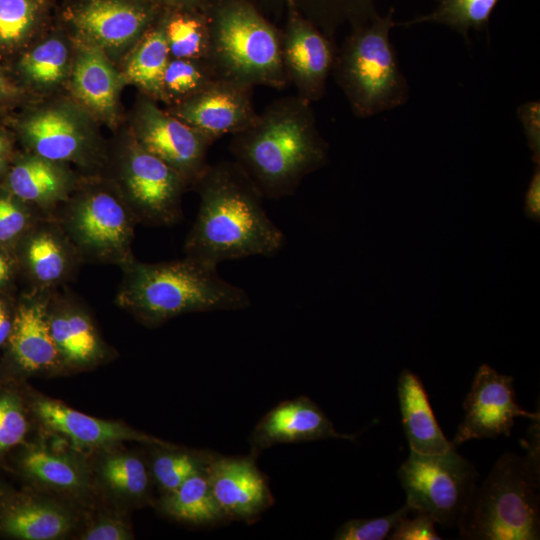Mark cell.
Returning a JSON list of instances; mask_svg holds the SVG:
<instances>
[{
	"label": "cell",
	"instance_id": "20",
	"mask_svg": "<svg viewBox=\"0 0 540 540\" xmlns=\"http://www.w3.org/2000/svg\"><path fill=\"white\" fill-rule=\"evenodd\" d=\"M250 453L243 457L216 453L207 468L214 497L228 520L253 521L273 504L264 475Z\"/></svg>",
	"mask_w": 540,
	"mask_h": 540
},
{
	"label": "cell",
	"instance_id": "14",
	"mask_svg": "<svg viewBox=\"0 0 540 540\" xmlns=\"http://www.w3.org/2000/svg\"><path fill=\"white\" fill-rule=\"evenodd\" d=\"M47 319L63 373L93 369L114 357L89 309L68 290H53Z\"/></svg>",
	"mask_w": 540,
	"mask_h": 540
},
{
	"label": "cell",
	"instance_id": "8",
	"mask_svg": "<svg viewBox=\"0 0 540 540\" xmlns=\"http://www.w3.org/2000/svg\"><path fill=\"white\" fill-rule=\"evenodd\" d=\"M478 476L474 465L456 448L437 454L410 450L398 470L406 503L444 526L458 525L473 498Z\"/></svg>",
	"mask_w": 540,
	"mask_h": 540
},
{
	"label": "cell",
	"instance_id": "24",
	"mask_svg": "<svg viewBox=\"0 0 540 540\" xmlns=\"http://www.w3.org/2000/svg\"><path fill=\"white\" fill-rule=\"evenodd\" d=\"M4 187L42 214L54 215L78 184L66 164L29 152L9 165Z\"/></svg>",
	"mask_w": 540,
	"mask_h": 540
},
{
	"label": "cell",
	"instance_id": "2",
	"mask_svg": "<svg viewBox=\"0 0 540 540\" xmlns=\"http://www.w3.org/2000/svg\"><path fill=\"white\" fill-rule=\"evenodd\" d=\"M230 151L264 198L292 195L325 165L329 146L311 103L298 95L275 100L247 128L232 135Z\"/></svg>",
	"mask_w": 540,
	"mask_h": 540
},
{
	"label": "cell",
	"instance_id": "38",
	"mask_svg": "<svg viewBox=\"0 0 540 540\" xmlns=\"http://www.w3.org/2000/svg\"><path fill=\"white\" fill-rule=\"evenodd\" d=\"M42 216L44 214L15 197L5 187L0 189V247L13 250Z\"/></svg>",
	"mask_w": 540,
	"mask_h": 540
},
{
	"label": "cell",
	"instance_id": "15",
	"mask_svg": "<svg viewBox=\"0 0 540 540\" xmlns=\"http://www.w3.org/2000/svg\"><path fill=\"white\" fill-rule=\"evenodd\" d=\"M289 4V3H288ZM289 18L281 33L282 63L297 95L309 103L320 100L326 92L337 47L297 8L289 4Z\"/></svg>",
	"mask_w": 540,
	"mask_h": 540
},
{
	"label": "cell",
	"instance_id": "36",
	"mask_svg": "<svg viewBox=\"0 0 540 540\" xmlns=\"http://www.w3.org/2000/svg\"><path fill=\"white\" fill-rule=\"evenodd\" d=\"M69 52L63 41L48 39L26 53L19 64L22 74L39 85L61 81L66 73Z\"/></svg>",
	"mask_w": 540,
	"mask_h": 540
},
{
	"label": "cell",
	"instance_id": "6",
	"mask_svg": "<svg viewBox=\"0 0 540 540\" xmlns=\"http://www.w3.org/2000/svg\"><path fill=\"white\" fill-rule=\"evenodd\" d=\"M394 9L369 23L352 27L337 48L335 80L354 114L370 117L404 104L409 86L390 41Z\"/></svg>",
	"mask_w": 540,
	"mask_h": 540
},
{
	"label": "cell",
	"instance_id": "1",
	"mask_svg": "<svg viewBox=\"0 0 540 540\" xmlns=\"http://www.w3.org/2000/svg\"><path fill=\"white\" fill-rule=\"evenodd\" d=\"M194 188L200 204L185 256L217 267L227 260L270 257L283 248L285 236L268 217L264 196L237 162L209 164Z\"/></svg>",
	"mask_w": 540,
	"mask_h": 540
},
{
	"label": "cell",
	"instance_id": "9",
	"mask_svg": "<svg viewBox=\"0 0 540 540\" xmlns=\"http://www.w3.org/2000/svg\"><path fill=\"white\" fill-rule=\"evenodd\" d=\"M114 188L137 223L171 226L183 218L182 194L187 188L183 179L134 137L121 154Z\"/></svg>",
	"mask_w": 540,
	"mask_h": 540
},
{
	"label": "cell",
	"instance_id": "22",
	"mask_svg": "<svg viewBox=\"0 0 540 540\" xmlns=\"http://www.w3.org/2000/svg\"><path fill=\"white\" fill-rule=\"evenodd\" d=\"M326 438L354 440L340 434L322 409L306 396L285 400L268 411L253 429L251 453L258 455L275 444L299 443Z\"/></svg>",
	"mask_w": 540,
	"mask_h": 540
},
{
	"label": "cell",
	"instance_id": "19",
	"mask_svg": "<svg viewBox=\"0 0 540 540\" xmlns=\"http://www.w3.org/2000/svg\"><path fill=\"white\" fill-rule=\"evenodd\" d=\"M11 454L15 472L29 486L67 500L80 501L90 496L92 469L80 457L28 441Z\"/></svg>",
	"mask_w": 540,
	"mask_h": 540
},
{
	"label": "cell",
	"instance_id": "39",
	"mask_svg": "<svg viewBox=\"0 0 540 540\" xmlns=\"http://www.w3.org/2000/svg\"><path fill=\"white\" fill-rule=\"evenodd\" d=\"M414 512L407 503L388 515L371 519H350L343 523L334 535L336 540H383L397 523Z\"/></svg>",
	"mask_w": 540,
	"mask_h": 540
},
{
	"label": "cell",
	"instance_id": "25",
	"mask_svg": "<svg viewBox=\"0 0 540 540\" xmlns=\"http://www.w3.org/2000/svg\"><path fill=\"white\" fill-rule=\"evenodd\" d=\"M398 400L410 450L437 454L454 448L440 428L421 379L409 369L398 378Z\"/></svg>",
	"mask_w": 540,
	"mask_h": 540
},
{
	"label": "cell",
	"instance_id": "7",
	"mask_svg": "<svg viewBox=\"0 0 540 540\" xmlns=\"http://www.w3.org/2000/svg\"><path fill=\"white\" fill-rule=\"evenodd\" d=\"M53 216L83 263L121 268L135 258L132 244L138 223L114 187L78 185Z\"/></svg>",
	"mask_w": 540,
	"mask_h": 540
},
{
	"label": "cell",
	"instance_id": "33",
	"mask_svg": "<svg viewBox=\"0 0 540 540\" xmlns=\"http://www.w3.org/2000/svg\"><path fill=\"white\" fill-rule=\"evenodd\" d=\"M499 0H438L436 8L412 20L395 23L409 27L419 23H436L457 31L469 43V30H484L489 26L491 14Z\"/></svg>",
	"mask_w": 540,
	"mask_h": 540
},
{
	"label": "cell",
	"instance_id": "5",
	"mask_svg": "<svg viewBox=\"0 0 540 540\" xmlns=\"http://www.w3.org/2000/svg\"><path fill=\"white\" fill-rule=\"evenodd\" d=\"M208 60L221 78L251 87L282 89L289 83L281 33L245 0H212Z\"/></svg>",
	"mask_w": 540,
	"mask_h": 540
},
{
	"label": "cell",
	"instance_id": "32",
	"mask_svg": "<svg viewBox=\"0 0 540 540\" xmlns=\"http://www.w3.org/2000/svg\"><path fill=\"white\" fill-rule=\"evenodd\" d=\"M32 421L25 382H0V463L27 441Z\"/></svg>",
	"mask_w": 540,
	"mask_h": 540
},
{
	"label": "cell",
	"instance_id": "23",
	"mask_svg": "<svg viewBox=\"0 0 540 540\" xmlns=\"http://www.w3.org/2000/svg\"><path fill=\"white\" fill-rule=\"evenodd\" d=\"M153 16V8L141 1L87 0L74 12L73 22L95 46L120 48L142 36Z\"/></svg>",
	"mask_w": 540,
	"mask_h": 540
},
{
	"label": "cell",
	"instance_id": "31",
	"mask_svg": "<svg viewBox=\"0 0 540 540\" xmlns=\"http://www.w3.org/2000/svg\"><path fill=\"white\" fill-rule=\"evenodd\" d=\"M178 9L163 19L170 58L207 59L210 50L207 13H199L194 8Z\"/></svg>",
	"mask_w": 540,
	"mask_h": 540
},
{
	"label": "cell",
	"instance_id": "35",
	"mask_svg": "<svg viewBox=\"0 0 540 540\" xmlns=\"http://www.w3.org/2000/svg\"><path fill=\"white\" fill-rule=\"evenodd\" d=\"M294 7H301L313 23L328 37H333L337 27L349 22L360 23L375 12L374 0H287Z\"/></svg>",
	"mask_w": 540,
	"mask_h": 540
},
{
	"label": "cell",
	"instance_id": "34",
	"mask_svg": "<svg viewBox=\"0 0 540 540\" xmlns=\"http://www.w3.org/2000/svg\"><path fill=\"white\" fill-rule=\"evenodd\" d=\"M221 78L208 59L170 58L163 76V100L173 105Z\"/></svg>",
	"mask_w": 540,
	"mask_h": 540
},
{
	"label": "cell",
	"instance_id": "16",
	"mask_svg": "<svg viewBox=\"0 0 540 540\" xmlns=\"http://www.w3.org/2000/svg\"><path fill=\"white\" fill-rule=\"evenodd\" d=\"M19 273L30 289L55 290L76 275L83 261L58 220L40 217L17 242L14 249Z\"/></svg>",
	"mask_w": 540,
	"mask_h": 540
},
{
	"label": "cell",
	"instance_id": "21",
	"mask_svg": "<svg viewBox=\"0 0 540 540\" xmlns=\"http://www.w3.org/2000/svg\"><path fill=\"white\" fill-rule=\"evenodd\" d=\"M30 153L58 163L87 166L97 161L98 151L86 128L67 109L36 112L20 126Z\"/></svg>",
	"mask_w": 540,
	"mask_h": 540
},
{
	"label": "cell",
	"instance_id": "44",
	"mask_svg": "<svg viewBox=\"0 0 540 540\" xmlns=\"http://www.w3.org/2000/svg\"><path fill=\"white\" fill-rule=\"evenodd\" d=\"M19 273L14 251L0 247V293H6Z\"/></svg>",
	"mask_w": 540,
	"mask_h": 540
},
{
	"label": "cell",
	"instance_id": "12",
	"mask_svg": "<svg viewBox=\"0 0 540 540\" xmlns=\"http://www.w3.org/2000/svg\"><path fill=\"white\" fill-rule=\"evenodd\" d=\"M25 392L33 421L79 449L99 452L127 441L148 446L172 444L125 423L79 412L59 400L37 393L26 382Z\"/></svg>",
	"mask_w": 540,
	"mask_h": 540
},
{
	"label": "cell",
	"instance_id": "4",
	"mask_svg": "<svg viewBox=\"0 0 540 540\" xmlns=\"http://www.w3.org/2000/svg\"><path fill=\"white\" fill-rule=\"evenodd\" d=\"M539 456L503 454L457 527L472 540H535L540 535Z\"/></svg>",
	"mask_w": 540,
	"mask_h": 540
},
{
	"label": "cell",
	"instance_id": "26",
	"mask_svg": "<svg viewBox=\"0 0 540 540\" xmlns=\"http://www.w3.org/2000/svg\"><path fill=\"white\" fill-rule=\"evenodd\" d=\"M99 452L94 475L102 488L117 499L133 505L151 501L154 482L148 461L141 454L116 450L114 447Z\"/></svg>",
	"mask_w": 540,
	"mask_h": 540
},
{
	"label": "cell",
	"instance_id": "47",
	"mask_svg": "<svg viewBox=\"0 0 540 540\" xmlns=\"http://www.w3.org/2000/svg\"><path fill=\"white\" fill-rule=\"evenodd\" d=\"M165 5L175 8H196L200 6H208L209 0H159Z\"/></svg>",
	"mask_w": 540,
	"mask_h": 540
},
{
	"label": "cell",
	"instance_id": "13",
	"mask_svg": "<svg viewBox=\"0 0 540 540\" xmlns=\"http://www.w3.org/2000/svg\"><path fill=\"white\" fill-rule=\"evenodd\" d=\"M513 382L512 376L487 364L478 368L463 402L464 419L451 440L454 448L471 439L509 436L517 417L540 419L539 412H528L517 404Z\"/></svg>",
	"mask_w": 540,
	"mask_h": 540
},
{
	"label": "cell",
	"instance_id": "49",
	"mask_svg": "<svg viewBox=\"0 0 540 540\" xmlns=\"http://www.w3.org/2000/svg\"><path fill=\"white\" fill-rule=\"evenodd\" d=\"M10 490L1 480H0V498Z\"/></svg>",
	"mask_w": 540,
	"mask_h": 540
},
{
	"label": "cell",
	"instance_id": "3",
	"mask_svg": "<svg viewBox=\"0 0 540 540\" xmlns=\"http://www.w3.org/2000/svg\"><path fill=\"white\" fill-rule=\"evenodd\" d=\"M121 270L115 303L150 328L189 313L242 310L251 302L216 266L187 256L159 263L134 258Z\"/></svg>",
	"mask_w": 540,
	"mask_h": 540
},
{
	"label": "cell",
	"instance_id": "10",
	"mask_svg": "<svg viewBox=\"0 0 540 540\" xmlns=\"http://www.w3.org/2000/svg\"><path fill=\"white\" fill-rule=\"evenodd\" d=\"M53 290L29 289L16 302L14 325L0 359V382L63 373L50 333L47 307Z\"/></svg>",
	"mask_w": 540,
	"mask_h": 540
},
{
	"label": "cell",
	"instance_id": "43",
	"mask_svg": "<svg viewBox=\"0 0 540 540\" xmlns=\"http://www.w3.org/2000/svg\"><path fill=\"white\" fill-rule=\"evenodd\" d=\"M16 302L17 299L10 296L8 292L0 293V353L8 341L14 325Z\"/></svg>",
	"mask_w": 540,
	"mask_h": 540
},
{
	"label": "cell",
	"instance_id": "27",
	"mask_svg": "<svg viewBox=\"0 0 540 540\" xmlns=\"http://www.w3.org/2000/svg\"><path fill=\"white\" fill-rule=\"evenodd\" d=\"M71 87L77 99L92 112L105 118L114 115L120 78L99 47L93 45L79 52Z\"/></svg>",
	"mask_w": 540,
	"mask_h": 540
},
{
	"label": "cell",
	"instance_id": "28",
	"mask_svg": "<svg viewBox=\"0 0 540 540\" xmlns=\"http://www.w3.org/2000/svg\"><path fill=\"white\" fill-rule=\"evenodd\" d=\"M207 471V470H206ZM206 471L163 494L157 506L166 516L191 525H215L228 520L212 492Z\"/></svg>",
	"mask_w": 540,
	"mask_h": 540
},
{
	"label": "cell",
	"instance_id": "18",
	"mask_svg": "<svg viewBox=\"0 0 540 540\" xmlns=\"http://www.w3.org/2000/svg\"><path fill=\"white\" fill-rule=\"evenodd\" d=\"M78 515L63 498L32 486L9 490L0 498V537L56 540L69 536Z\"/></svg>",
	"mask_w": 540,
	"mask_h": 540
},
{
	"label": "cell",
	"instance_id": "30",
	"mask_svg": "<svg viewBox=\"0 0 540 540\" xmlns=\"http://www.w3.org/2000/svg\"><path fill=\"white\" fill-rule=\"evenodd\" d=\"M149 468L154 484L167 494L189 477L204 472L216 453L208 450L181 448L171 445H151Z\"/></svg>",
	"mask_w": 540,
	"mask_h": 540
},
{
	"label": "cell",
	"instance_id": "40",
	"mask_svg": "<svg viewBox=\"0 0 540 540\" xmlns=\"http://www.w3.org/2000/svg\"><path fill=\"white\" fill-rule=\"evenodd\" d=\"M81 540H129L133 531L127 519L115 512H104L88 522L79 533Z\"/></svg>",
	"mask_w": 540,
	"mask_h": 540
},
{
	"label": "cell",
	"instance_id": "29",
	"mask_svg": "<svg viewBox=\"0 0 540 540\" xmlns=\"http://www.w3.org/2000/svg\"><path fill=\"white\" fill-rule=\"evenodd\" d=\"M170 60L163 21L147 30L128 59L126 77L154 99L163 100V76Z\"/></svg>",
	"mask_w": 540,
	"mask_h": 540
},
{
	"label": "cell",
	"instance_id": "46",
	"mask_svg": "<svg viewBox=\"0 0 540 540\" xmlns=\"http://www.w3.org/2000/svg\"><path fill=\"white\" fill-rule=\"evenodd\" d=\"M11 160V144L9 139L0 132V175L6 173Z\"/></svg>",
	"mask_w": 540,
	"mask_h": 540
},
{
	"label": "cell",
	"instance_id": "11",
	"mask_svg": "<svg viewBox=\"0 0 540 540\" xmlns=\"http://www.w3.org/2000/svg\"><path fill=\"white\" fill-rule=\"evenodd\" d=\"M133 137L144 149L174 169L186 187H194L207 169V154L214 143L148 99L138 109Z\"/></svg>",
	"mask_w": 540,
	"mask_h": 540
},
{
	"label": "cell",
	"instance_id": "45",
	"mask_svg": "<svg viewBox=\"0 0 540 540\" xmlns=\"http://www.w3.org/2000/svg\"><path fill=\"white\" fill-rule=\"evenodd\" d=\"M524 210L527 217L540 221V164H537L525 194Z\"/></svg>",
	"mask_w": 540,
	"mask_h": 540
},
{
	"label": "cell",
	"instance_id": "41",
	"mask_svg": "<svg viewBox=\"0 0 540 540\" xmlns=\"http://www.w3.org/2000/svg\"><path fill=\"white\" fill-rule=\"evenodd\" d=\"M415 517L402 518L387 537L390 540H439L435 521L426 513L415 511Z\"/></svg>",
	"mask_w": 540,
	"mask_h": 540
},
{
	"label": "cell",
	"instance_id": "37",
	"mask_svg": "<svg viewBox=\"0 0 540 540\" xmlns=\"http://www.w3.org/2000/svg\"><path fill=\"white\" fill-rule=\"evenodd\" d=\"M39 8V0H0V48H16L30 36Z\"/></svg>",
	"mask_w": 540,
	"mask_h": 540
},
{
	"label": "cell",
	"instance_id": "48",
	"mask_svg": "<svg viewBox=\"0 0 540 540\" xmlns=\"http://www.w3.org/2000/svg\"><path fill=\"white\" fill-rule=\"evenodd\" d=\"M17 93L15 87L0 70V101L13 97Z\"/></svg>",
	"mask_w": 540,
	"mask_h": 540
},
{
	"label": "cell",
	"instance_id": "42",
	"mask_svg": "<svg viewBox=\"0 0 540 540\" xmlns=\"http://www.w3.org/2000/svg\"><path fill=\"white\" fill-rule=\"evenodd\" d=\"M535 165L540 164V102L528 101L517 109Z\"/></svg>",
	"mask_w": 540,
	"mask_h": 540
},
{
	"label": "cell",
	"instance_id": "17",
	"mask_svg": "<svg viewBox=\"0 0 540 540\" xmlns=\"http://www.w3.org/2000/svg\"><path fill=\"white\" fill-rule=\"evenodd\" d=\"M252 88L219 78L167 111L215 142L247 128L256 119L258 113L252 102Z\"/></svg>",
	"mask_w": 540,
	"mask_h": 540
}]
</instances>
